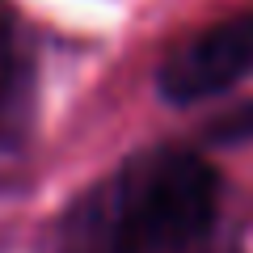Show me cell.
Listing matches in <instances>:
<instances>
[{
    "instance_id": "2",
    "label": "cell",
    "mask_w": 253,
    "mask_h": 253,
    "mask_svg": "<svg viewBox=\"0 0 253 253\" xmlns=\"http://www.w3.org/2000/svg\"><path fill=\"white\" fill-rule=\"evenodd\" d=\"M253 76V13H236L190 42H181L169 59L161 63L156 84L169 101H203L232 89L236 81Z\"/></svg>"
},
{
    "instance_id": "1",
    "label": "cell",
    "mask_w": 253,
    "mask_h": 253,
    "mask_svg": "<svg viewBox=\"0 0 253 253\" xmlns=\"http://www.w3.org/2000/svg\"><path fill=\"white\" fill-rule=\"evenodd\" d=\"M219 177L194 152H161L126 181L110 253H181L215 219Z\"/></svg>"
}]
</instances>
